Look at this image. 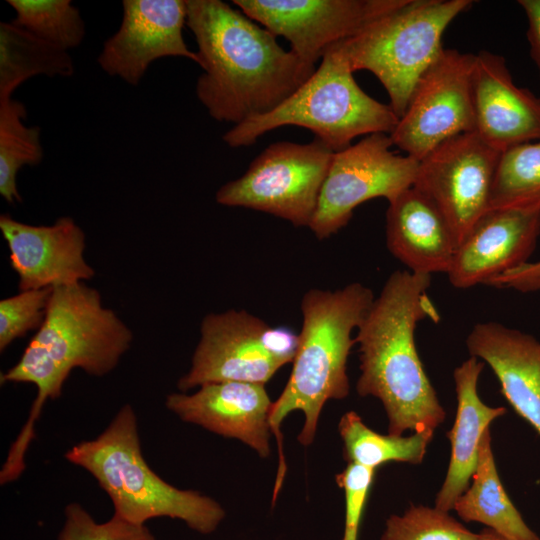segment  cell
Instances as JSON below:
<instances>
[{
  "instance_id": "obj_19",
  "label": "cell",
  "mask_w": 540,
  "mask_h": 540,
  "mask_svg": "<svg viewBox=\"0 0 540 540\" xmlns=\"http://www.w3.org/2000/svg\"><path fill=\"white\" fill-rule=\"evenodd\" d=\"M466 345L470 356L490 366L508 403L540 435V341L489 321L472 327Z\"/></svg>"
},
{
  "instance_id": "obj_15",
  "label": "cell",
  "mask_w": 540,
  "mask_h": 540,
  "mask_svg": "<svg viewBox=\"0 0 540 540\" xmlns=\"http://www.w3.org/2000/svg\"><path fill=\"white\" fill-rule=\"evenodd\" d=\"M0 230L20 291L84 283L95 275L84 258L85 233L70 217L38 226L1 214Z\"/></svg>"
},
{
  "instance_id": "obj_20",
  "label": "cell",
  "mask_w": 540,
  "mask_h": 540,
  "mask_svg": "<svg viewBox=\"0 0 540 540\" xmlns=\"http://www.w3.org/2000/svg\"><path fill=\"white\" fill-rule=\"evenodd\" d=\"M388 203L386 244L390 253L410 272L446 274L458 240L433 201L412 186Z\"/></svg>"
},
{
  "instance_id": "obj_33",
  "label": "cell",
  "mask_w": 540,
  "mask_h": 540,
  "mask_svg": "<svg viewBox=\"0 0 540 540\" xmlns=\"http://www.w3.org/2000/svg\"><path fill=\"white\" fill-rule=\"evenodd\" d=\"M518 4L526 16L530 56L540 78V0H519Z\"/></svg>"
},
{
  "instance_id": "obj_2",
  "label": "cell",
  "mask_w": 540,
  "mask_h": 540,
  "mask_svg": "<svg viewBox=\"0 0 540 540\" xmlns=\"http://www.w3.org/2000/svg\"><path fill=\"white\" fill-rule=\"evenodd\" d=\"M131 330L104 307L100 293L84 283L51 290L43 323L19 361L1 374V383H30L37 395L28 419L12 443L0 471L1 485L15 481L25 470L24 457L35 436V423L48 399L61 396L73 369L104 376L130 348Z\"/></svg>"
},
{
  "instance_id": "obj_26",
  "label": "cell",
  "mask_w": 540,
  "mask_h": 540,
  "mask_svg": "<svg viewBox=\"0 0 540 540\" xmlns=\"http://www.w3.org/2000/svg\"><path fill=\"white\" fill-rule=\"evenodd\" d=\"M540 209V140L501 152L489 209Z\"/></svg>"
},
{
  "instance_id": "obj_21",
  "label": "cell",
  "mask_w": 540,
  "mask_h": 540,
  "mask_svg": "<svg viewBox=\"0 0 540 540\" xmlns=\"http://www.w3.org/2000/svg\"><path fill=\"white\" fill-rule=\"evenodd\" d=\"M484 362L470 356L454 369L457 398L454 424L447 437L451 456L445 480L435 499V507L449 512L456 500L467 490L477 466L479 444L491 422L503 416L505 407L486 405L478 395L477 385Z\"/></svg>"
},
{
  "instance_id": "obj_6",
  "label": "cell",
  "mask_w": 540,
  "mask_h": 540,
  "mask_svg": "<svg viewBox=\"0 0 540 540\" xmlns=\"http://www.w3.org/2000/svg\"><path fill=\"white\" fill-rule=\"evenodd\" d=\"M398 121L390 105L363 91L353 72L327 50L314 74L287 100L270 113L233 125L222 138L231 148L250 146L267 132L293 125L309 129L339 152L358 136L390 135Z\"/></svg>"
},
{
  "instance_id": "obj_23",
  "label": "cell",
  "mask_w": 540,
  "mask_h": 540,
  "mask_svg": "<svg viewBox=\"0 0 540 540\" xmlns=\"http://www.w3.org/2000/svg\"><path fill=\"white\" fill-rule=\"evenodd\" d=\"M73 73L69 51L12 21L0 22V101L12 98L14 91L32 77H70Z\"/></svg>"
},
{
  "instance_id": "obj_25",
  "label": "cell",
  "mask_w": 540,
  "mask_h": 540,
  "mask_svg": "<svg viewBox=\"0 0 540 540\" xmlns=\"http://www.w3.org/2000/svg\"><path fill=\"white\" fill-rule=\"evenodd\" d=\"M26 116L20 101H0V194L9 204L21 202L16 183L19 170L38 165L43 159L40 128L25 125Z\"/></svg>"
},
{
  "instance_id": "obj_9",
  "label": "cell",
  "mask_w": 540,
  "mask_h": 540,
  "mask_svg": "<svg viewBox=\"0 0 540 540\" xmlns=\"http://www.w3.org/2000/svg\"><path fill=\"white\" fill-rule=\"evenodd\" d=\"M334 154L318 138L307 144L272 143L241 177L218 189L216 201L265 212L297 227H309Z\"/></svg>"
},
{
  "instance_id": "obj_30",
  "label": "cell",
  "mask_w": 540,
  "mask_h": 540,
  "mask_svg": "<svg viewBox=\"0 0 540 540\" xmlns=\"http://www.w3.org/2000/svg\"><path fill=\"white\" fill-rule=\"evenodd\" d=\"M52 288L31 289L0 301V350L38 329L44 321Z\"/></svg>"
},
{
  "instance_id": "obj_8",
  "label": "cell",
  "mask_w": 540,
  "mask_h": 540,
  "mask_svg": "<svg viewBox=\"0 0 540 540\" xmlns=\"http://www.w3.org/2000/svg\"><path fill=\"white\" fill-rule=\"evenodd\" d=\"M200 332L191 368L177 384L182 392L225 381L265 385L293 362L298 347L294 331L272 327L246 310L208 314Z\"/></svg>"
},
{
  "instance_id": "obj_13",
  "label": "cell",
  "mask_w": 540,
  "mask_h": 540,
  "mask_svg": "<svg viewBox=\"0 0 540 540\" xmlns=\"http://www.w3.org/2000/svg\"><path fill=\"white\" fill-rule=\"evenodd\" d=\"M406 0H233L232 3L291 51L316 64L333 45L346 40Z\"/></svg>"
},
{
  "instance_id": "obj_17",
  "label": "cell",
  "mask_w": 540,
  "mask_h": 540,
  "mask_svg": "<svg viewBox=\"0 0 540 540\" xmlns=\"http://www.w3.org/2000/svg\"><path fill=\"white\" fill-rule=\"evenodd\" d=\"M471 93L475 133L494 149L540 140V97L516 85L503 56H474Z\"/></svg>"
},
{
  "instance_id": "obj_27",
  "label": "cell",
  "mask_w": 540,
  "mask_h": 540,
  "mask_svg": "<svg viewBox=\"0 0 540 540\" xmlns=\"http://www.w3.org/2000/svg\"><path fill=\"white\" fill-rule=\"evenodd\" d=\"M14 24L66 51L78 47L86 27L79 9L70 0H8Z\"/></svg>"
},
{
  "instance_id": "obj_11",
  "label": "cell",
  "mask_w": 540,
  "mask_h": 540,
  "mask_svg": "<svg viewBox=\"0 0 540 540\" xmlns=\"http://www.w3.org/2000/svg\"><path fill=\"white\" fill-rule=\"evenodd\" d=\"M474 56L443 48L419 79L389 135L393 146L420 161L444 141L475 131L471 93Z\"/></svg>"
},
{
  "instance_id": "obj_12",
  "label": "cell",
  "mask_w": 540,
  "mask_h": 540,
  "mask_svg": "<svg viewBox=\"0 0 540 540\" xmlns=\"http://www.w3.org/2000/svg\"><path fill=\"white\" fill-rule=\"evenodd\" d=\"M500 154L468 132L444 141L419 161L413 186L441 211L458 244L489 209Z\"/></svg>"
},
{
  "instance_id": "obj_34",
  "label": "cell",
  "mask_w": 540,
  "mask_h": 540,
  "mask_svg": "<svg viewBox=\"0 0 540 540\" xmlns=\"http://www.w3.org/2000/svg\"><path fill=\"white\" fill-rule=\"evenodd\" d=\"M480 540H506L496 532L489 528H485L480 532Z\"/></svg>"
},
{
  "instance_id": "obj_4",
  "label": "cell",
  "mask_w": 540,
  "mask_h": 540,
  "mask_svg": "<svg viewBox=\"0 0 540 540\" xmlns=\"http://www.w3.org/2000/svg\"><path fill=\"white\" fill-rule=\"evenodd\" d=\"M374 300L372 290L359 282L335 291L310 289L303 295L302 328L292 371L270 414L271 430L279 441L280 424L290 412L299 410L305 422L298 441L310 445L325 403L347 397V360L356 343L352 333Z\"/></svg>"
},
{
  "instance_id": "obj_1",
  "label": "cell",
  "mask_w": 540,
  "mask_h": 540,
  "mask_svg": "<svg viewBox=\"0 0 540 540\" xmlns=\"http://www.w3.org/2000/svg\"><path fill=\"white\" fill-rule=\"evenodd\" d=\"M186 4L203 69L196 95L213 119L238 125L270 113L316 71L241 10L220 0Z\"/></svg>"
},
{
  "instance_id": "obj_10",
  "label": "cell",
  "mask_w": 540,
  "mask_h": 540,
  "mask_svg": "<svg viewBox=\"0 0 540 540\" xmlns=\"http://www.w3.org/2000/svg\"><path fill=\"white\" fill-rule=\"evenodd\" d=\"M389 134L374 133L335 152L309 229L319 240L348 224L354 209L374 199L394 200L413 186L419 161L391 151Z\"/></svg>"
},
{
  "instance_id": "obj_29",
  "label": "cell",
  "mask_w": 540,
  "mask_h": 540,
  "mask_svg": "<svg viewBox=\"0 0 540 540\" xmlns=\"http://www.w3.org/2000/svg\"><path fill=\"white\" fill-rule=\"evenodd\" d=\"M57 540H155L145 524H134L113 514L104 523H97L79 504L65 508V522Z\"/></svg>"
},
{
  "instance_id": "obj_3",
  "label": "cell",
  "mask_w": 540,
  "mask_h": 540,
  "mask_svg": "<svg viewBox=\"0 0 540 540\" xmlns=\"http://www.w3.org/2000/svg\"><path fill=\"white\" fill-rule=\"evenodd\" d=\"M431 276L394 271L355 336L360 352L356 390L381 401L388 434L435 430L445 419L415 344L419 322L437 323L440 314L428 295Z\"/></svg>"
},
{
  "instance_id": "obj_7",
  "label": "cell",
  "mask_w": 540,
  "mask_h": 540,
  "mask_svg": "<svg viewBox=\"0 0 540 540\" xmlns=\"http://www.w3.org/2000/svg\"><path fill=\"white\" fill-rule=\"evenodd\" d=\"M471 0H406L356 35L328 50L353 73L368 70L381 82L400 118L421 76L437 59L450 23Z\"/></svg>"
},
{
  "instance_id": "obj_18",
  "label": "cell",
  "mask_w": 540,
  "mask_h": 540,
  "mask_svg": "<svg viewBox=\"0 0 540 540\" xmlns=\"http://www.w3.org/2000/svg\"><path fill=\"white\" fill-rule=\"evenodd\" d=\"M165 404L185 422L238 439L261 457L270 455L273 402L263 384L238 381L207 383L193 394L172 393L167 396Z\"/></svg>"
},
{
  "instance_id": "obj_22",
  "label": "cell",
  "mask_w": 540,
  "mask_h": 540,
  "mask_svg": "<svg viewBox=\"0 0 540 540\" xmlns=\"http://www.w3.org/2000/svg\"><path fill=\"white\" fill-rule=\"evenodd\" d=\"M453 509L463 521L482 523L506 540H540L525 523L501 483L489 429L479 444L472 484L456 500Z\"/></svg>"
},
{
  "instance_id": "obj_14",
  "label": "cell",
  "mask_w": 540,
  "mask_h": 540,
  "mask_svg": "<svg viewBox=\"0 0 540 540\" xmlns=\"http://www.w3.org/2000/svg\"><path fill=\"white\" fill-rule=\"evenodd\" d=\"M118 30L97 58L100 68L129 85L140 83L150 65L163 57H184L199 64L183 37L187 4L183 0H124Z\"/></svg>"
},
{
  "instance_id": "obj_16",
  "label": "cell",
  "mask_w": 540,
  "mask_h": 540,
  "mask_svg": "<svg viewBox=\"0 0 540 540\" xmlns=\"http://www.w3.org/2000/svg\"><path fill=\"white\" fill-rule=\"evenodd\" d=\"M540 235V209L486 211L459 242L446 273L451 285L467 289L529 262Z\"/></svg>"
},
{
  "instance_id": "obj_31",
  "label": "cell",
  "mask_w": 540,
  "mask_h": 540,
  "mask_svg": "<svg viewBox=\"0 0 540 540\" xmlns=\"http://www.w3.org/2000/svg\"><path fill=\"white\" fill-rule=\"evenodd\" d=\"M375 470L360 464L348 463L336 476L338 485L345 493V529L343 540H358L362 514Z\"/></svg>"
},
{
  "instance_id": "obj_5",
  "label": "cell",
  "mask_w": 540,
  "mask_h": 540,
  "mask_svg": "<svg viewBox=\"0 0 540 540\" xmlns=\"http://www.w3.org/2000/svg\"><path fill=\"white\" fill-rule=\"evenodd\" d=\"M65 458L88 471L110 497L114 515L134 524L157 517L182 520L202 534L213 532L225 516L221 505L193 490L167 483L147 464L137 418L125 404L96 438L82 441Z\"/></svg>"
},
{
  "instance_id": "obj_28",
  "label": "cell",
  "mask_w": 540,
  "mask_h": 540,
  "mask_svg": "<svg viewBox=\"0 0 540 540\" xmlns=\"http://www.w3.org/2000/svg\"><path fill=\"white\" fill-rule=\"evenodd\" d=\"M381 540H480L459 521L435 506H410L403 515H391Z\"/></svg>"
},
{
  "instance_id": "obj_32",
  "label": "cell",
  "mask_w": 540,
  "mask_h": 540,
  "mask_svg": "<svg viewBox=\"0 0 540 540\" xmlns=\"http://www.w3.org/2000/svg\"><path fill=\"white\" fill-rule=\"evenodd\" d=\"M500 289H510L520 293H540V260L527 262L493 278L487 284Z\"/></svg>"
},
{
  "instance_id": "obj_24",
  "label": "cell",
  "mask_w": 540,
  "mask_h": 540,
  "mask_svg": "<svg viewBox=\"0 0 540 540\" xmlns=\"http://www.w3.org/2000/svg\"><path fill=\"white\" fill-rule=\"evenodd\" d=\"M339 433L348 463L376 469L392 461L420 464L434 430L416 432L407 437L382 435L365 425L356 412L349 411L340 419Z\"/></svg>"
}]
</instances>
